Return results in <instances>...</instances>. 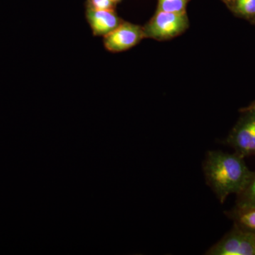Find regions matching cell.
Listing matches in <instances>:
<instances>
[{"label":"cell","instance_id":"1","mask_svg":"<svg viewBox=\"0 0 255 255\" xmlns=\"http://www.w3.org/2000/svg\"><path fill=\"white\" fill-rule=\"evenodd\" d=\"M206 184L221 204L231 194L241 192L253 172L248 169L244 157L235 153L211 150L203 162Z\"/></svg>","mask_w":255,"mask_h":255},{"label":"cell","instance_id":"2","mask_svg":"<svg viewBox=\"0 0 255 255\" xmlns=\"http://www.w3.org/2000/svg\"><path fill=\"white\" fill-rule=\"evenodd\" d=\"M186 13L159 11L143 27L145 38L156 40L169 39L181 34L188 28Z\"/></svg>","mask_w":255,"mask_h":255},{"label":"cell","instance_id":"3","mask_svg":"<svg viewBox=\"0 0 255 255\" xmlns=\"http://www.w3.org/2000/svg\"><path fill=\"white\" fill-rule=\"evenodd\" d=\"M226 144L242 157L255 156V105L245 111L230 132Z\"/></svg>","mask_w":255,"mask_h":255},{"label":"cell","instance_id":"4","mask_svg":"<svg viewBox=\"0 0 255 255\" xmlns=\"http://www.w3.org/2000/svg\"><path fill=\"white\" fill-rule=\"evenodd\" d=\"M207 255H255V233L234 227L206 251Z\"/></svg>","mask_w":255,"mask_h":255},{"label":"cell","instance_id":"5","mask_svg":"<svg viewBox=\"0 0 255 255\" xmlns=\"http://www.w3.org/2000/svg\"><path fill=\"white\" fill-rule=\"evenodd\" d=\"M143 38V27L124 21L104 37V46L112 53H120L136 46Z\"/></svg>","mask_w":255,"mask_h":255},{"label":"cell","instance_id":"6","mask_svg":"<svg viewBox=\"0 0 255 255\" xmlns=\"http://www.w3.org/2000/svg\"><path fill=\"white\" fill-rule=\"evenodd\" d=\"M85 16L95 36H107L124 21L115 10H95L86 8Z\"/></svg>","mask_w":255,"mask_h":255},{"label":"cell","instance_id":"7","mask_svg":"<svg viewBox=\"0 0 255 255\" xmlns=\"http://www.w3.org/2000/svg\"><path fill=\"white\" fill-rule=\"evenodd\" d=\"M227 215L234 221L236 226L255 233V208L248 209L235 208L232 211H228Z\"/></svg>","mask_w":255,"mask_h":255},{"label":"cell","instance_id":"8","mask_svg":"<svg viewBox=\"0 0 255 255\" xmlns=\"http://www.w3.org/2000/svg\"><path fill=\"white\" fill-rule=\"evenodd\" d=\"M235 208L239 209L255 208V172L252 174L251 179L245 189L238 194Z\"/></svg>","mask_w":255,"mask_h":255},{"label":"cell","instance_id":"9","mask_svg":"<svg viewBox=\"0 0 255 255\" xmlns=\"http://www.w3.org/2000/svg\"><path fill=\"white\" fill-rule=\"evenodd\" d=\"M189 0H158L159 11L172 13H186Z\"/></svg>","mask_w":255,"mask_h":255},{"label":"cell","instance_id":"10","mask_svg":"<svg viewBox=\"0 0 255 255\" xmlns=\"http://www.w3.org/2000/svg\"><path fill=\"white\" fill-rule=\"evenodd\" d=\"M116 4L112 0H86L85 7L95 10H115Z\"/></svg>","mask_w":255,"mask_h":255},{"label":"cell","instance_id":"11","mask_svg":"<svg viewBox=\"0 0 255 255\" xmlns=\"http://www.w3.org/2000/svg\"><path fill=\"white\" fill-rule=\"evenodd\" d=\"M236 10L245 16L255 14V0H236Z\"/></svg>","mask_w":255,"mask_h":255},{"label":"cell","instance_id":"12","mask_svg":"<svg viewBox=\"0 0 255 255\" xmlns=\"http://www.w3.org/2000/svg\"><path fill=\"white\" fill-rule=\"evenodd\" d=\"M112 1L115 3V4H117V3L120 2L122 0H112Z\"/></svg>","mask_w":255,"mask_h":255},{"label":"cell","instance_id":"13","mask_svg":"<svg viewBox=\"0 0 255 255\" xmlns=\"http://www.w3.org/2000/svg\"><path fill=\"white\" fill-rule=\"evenodd\" d=\"M226 1H232V0H226Z\"/></svg>","mask_w":255,"mask_h":255}]
</instances>
